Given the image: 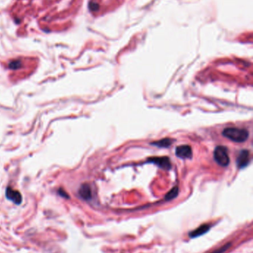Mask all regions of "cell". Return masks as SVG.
<instances>
[{
  "label": "cell",
  "mask_w": 253,
  "mask_h": 253,
  "mask_svg": "<svg viewBox=\"0 0 253 253\" xmlns=\"http://www.w3.org/2000/svg\"><path fill=\"white\" fill-rule=\"evenodd\" d=\"M223 135L235 142H244L249 137V132L245 129L237 127H228L224 129Z\"/></svg>",
  "instance_id": "6da1fadb"
},
{
  "label": "cell",
  "mask_w": 253,
  "mask_h": 253,
  "mask_svg": "<svg viewBox=\"0 0 253 253\" xmlns=\"http://www.w3.org/2000/svg\"><path fill=\"white\" fill-rule=\"evenodd\" d=\"M214 158L218 164L222 166H228L230 161L227 148L224 146H218L214 149Z\"/></svg>",
  "instance_id": "7a4b0ae2"
},
{
  "label": "cell",
  "mask_w": 253,
  "mask_h": 253,
  "mask_svg": "<svg viewBox=\"0 0 253 253\" xmlns=\"http://www.w3.org/2000/svg\"><path fill=\"white\" fill-rule=\"evenodd\" d=\"M250 161V153L249 150H243L239 153L238 157L237 159V165L238 168L243 169L246 167Z\"/></svg>",
  "instance_id": "3957f363"
},
{
  "label": "cell",
  "mask_w": 253,
  "mask_h": 253,
  "mask_svg": "<svg viewBox=\"0 0 253 253\" xmlns=\"http://www.w3.org/2000/svg\"><path fill=\"white\" fill-rule=\"evenodd\" d=\"M175 154L180 159H191L192 156V148L189 145H181L176 148Z\"/></svg>",
  "instance_id": "277c9868"
},
{
  "label": "cell",
  "mask_w": 253,
  "mask_h": 253,
  "mask_svg": "<svg viewBox=\"0 0 253 253\" xmlns=\"http://www.w3.org/2000/svg\"><path fill=\"white\" fill-rule=\"evenodd\" d=\"M6 197L7 199L12 201L16 204H20L22 203V197L20 192L17 190H15L11 187H8L6 190Z\"/></svg>",
  "instance_id": "5b68a950"
},
{
  "label": "cell",
  "mask_w": 253,
  "mask_h": 253,
  "mask_svg": "<svg viewBox=\"0 0 253 253\" xmlns=\"http://www.w3.org/2000/svg\"><path fill=\"white\" fill-rule=\"evenodd\" d=\"M151 161L154 164H157L160 167L166 170H169L171 169V162L168 157H153L150 159Z\"/></svg>",
  "instance_id": "8992f818"
},
{
  "label": "cell",
  "mask_w": 253,
  "mask_h": 253,
  "mask_svg": "<svg viewBox=\"0 0 253 253\" xmlns=\"http://www.w3.org/2000/svg\"><path fill=\"white\" fill-rule=\"evenodd\" d=\"M79 195L85 201H89L92 197V192H91V189L89 184H84L80 187L79 190Z\"/></svg>",
  "instance_id": "52a82bcc"
},
{
  "label": "cell",
  "mask_w": 253,
  "mask_h": 253,
  "mask_svg": "<svg viewBox=\"0 0 253 253\" xmlns=\"http://www.w3.org/2000/svg\"><path fill=\"white\" fill-rule=\"evenodd\" d=\"M210 227L211 226L209 225V224H203V225H201L198 228H197L191 232L189 233V237L190 238H196V237L200 236V235L205 234L206 232L209 231Z\"/></svg>",
  "instance_id": "ba28073f"
},
{
  "label": "cell",
  "mask_w": 253,
  "mask_h": 253,
  "mask_svg": "<svg viewBox=\"0 0 253 253\" xmlns=\"http://www.w3.org/2000/svg\"><path fill=\"white\" fill-rule=\"evenodd\" d=\"M172 141H173V140L166 138V139H163L160 141H155V142L152 143V145L160 147H169L172 144Z\"/></svg>",
  "instance_id": "9c48e42d"
},
{
  "label": "cell",
  "mask_w": 253,
  "mask_h": 253,
  "mask_svg": "<svg viewBox=\"0 0 253 253\" xmlns=\"http://www.w3.org/2000/svg\"><path fill=\"white\" fill-rule=\"evenodd\" d=\"M178 192H179V190H178V187H174L169 191V192L166 195V197H165V199L166 201H170V200L174 199V198H176L178 195Z\"/></svg>",
  "instance_id": "30bf717a"
},
{
  "label": "cell",
  "mask_w": 253,
  "mask_h": 253,
  "mask_svg": "<svg viewBox=\"0 0 253 253\" xmlns=\"http://www.w3.org/2000/svg\"><path fill=\"white\" fill-rule=\"evenodd\" d=\"M8 66H9V68L13 69V70H17L22 67V62L19 60H13L11 63H9Z\"/></svg>",
  "instance_id": "8fae6325"
},
{
  "label": "cell",
  "mask_w": 253,
  "mask_h": 253,
  "mask_svg": "<svg viewBox=\"0 0 253 253\" xmlns=\"http://www.w3.org/2000/svg\"><path fill=\"white\" fill-rule=\"evenodd\" d=\"M231 245H232L231 243H227V244H226L225 245H224L223 246H221V247H220V248H218V250H215L214 251H213L212 252H211V253H224V252H225L228 249H229V248H230Z\"/></svg>",
  "instance_id": "7c38bea8"
},
{
  "label": "cell",
  "mask_w": 253,
  "mask_h": 253,
  "mask_svg": "<svg viewBox=\"0 0 253 253\" xmlns=\"http://www.w3.org/2000/svg\"><path fill=\"white\" fill-rule=\"evenodd\" d=\"M90 8L92 10V11H95V10H97L98 8V6H97V5H96V4L91 3L90 4Z\"/></svg>",
  "instance_id": "4fadbf2b"
}]
</instances>
